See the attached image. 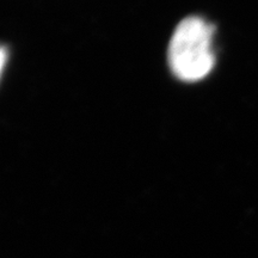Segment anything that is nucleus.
Returning a JSON list of instances; mask_svg holds the SVG:
<instances>
[{"mask_svg": "<svg viewBox=\"0 0 258 258\" xmlns=\"http://www.w3.org/2000/svg\"><path fill=\"white\" fill-rule=\"evenodd\" d=\"M214 27L201 17H186L177 25L169 46V63L177 78L196 83L208 76L215 64Z\"/></svg>", "mask_w": 258, "mask_h": 258, "instance_id": "f257e3e1", "label": "nucleus"}, {"mask_svg": "<svg viewBox=\"0 0 258 258\" xmlns=\"http://www.w3.org/2000/svg\"><path fill=\"white\" fill-rule=\"evenodd\" d=\"M6 60H8V51L4 47H0V76H2L3 70H4Z\"/></svg>", "mask_w": 258, "mask_h": 258, "instance_id": "f03ea898", "label": "nucleus"}]
</instances>
